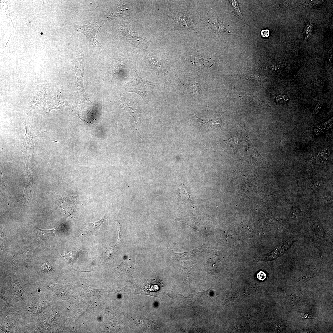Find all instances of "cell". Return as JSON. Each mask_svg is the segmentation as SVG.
<instances>
[{
  "mask_svg": "<svg viewBox=\"0 0 333 333\" xmlns=\"http://www.w3.org/2000/svg\"><path fill=\"white\" fill-rule=\"evenodd\" d=\"M103 24L100 18L95 19L89 23L84 25H75L76 30L85 35L94 48L101 47V45L98 41L97 35L99 29Z\"/></svg>",
  "mask_w": 333,
  "mask_h": 333,
  "instance_id": "7a4b0ae2",
  "label": "cell"
},
{
  "mask_svg": "<svg viewBox=\"0 0 333 333\" xmlns=\"http://www.w3.org/2000/svg\"><path fill=\"white\" fill-rule=\"evenodd\" d=\"M24 159L26 166V185L23 198L18 201H20L23 205H26L31 196V188L33 182V172L32 164L31 163V161H30V159L26 157H24Z\"/></svg>",
  "mask_w": 333,
  "mask_h": 333,
  "instance_id": "277c9868",
  "label": "cell"
},
{
  "mask_svg": "<svg viewBox=\"0 0 333 333\" xmlns=\"http://www.w3.org/2000/svg\"><path fill=\"white\" fill-rule=\"evenodd\" d=\"M114 224L116 226V227H117V228L118 229V231H119V237L118 239L117 242L115 244V245L114 246L115 247H118V246H120V245H121V238L120 237L121 227H120V226L119 224H117L116 223H115Z\"/></svg>",
  "mask_w": 333,
  "mask_h": 333,
  "instance_id": "ffe728a7",
  "label": "cell"
},
{
  "mask_svg": "<svg viewBox=\"0 0 333 333\" xmlns=\"http://www.w3.org/2000/svg\"><path fill=\"white\" fill-rule=\"evenodd\" d=\"M26 129V134L23 141V143L22 146L20 147L16 146L18 147L22 152L23 155L25 154H26L27 151H31L33 154L34 151V147L35 143L39 139V135L35 137H32L31 135V129L29 127H27L26 124L23 123Z\"/></svg>",
  "mask_w": 333,
  "mask_h": 333,
  "instance_id": "8992f818",
  "label": "cell"
},
{
  "mask_svg": "<svg viewBox=\"0 0 333 333\" xmlns=\"http://www.w3.org/2000/svg\"><path fill=\"white\" fill-rule=\"evenodd\" d=\"M203 248V247L202 246L198 249H194L188 252L180 253H173V258L177 260H181L192 258L199 254L202 251Z\"/></svg>",
  "mask_w": 333,
  "mask_h": 333,
  "instance_id": "4fadbf2b",
  "label": "cell"
},
{
  "mask_svg": "<svg viewBox=\"0 0 333 333\" xmlns=\"http://www.w3.org/2000/svg\"><path fill=\"white\" fill-rule=\"evenodd\" d=\"M122 66L121 63L120 61L113 62L111 66V71L112 75L114 76L120 72L122 69Z\"/></svg>",
  "mask_w": 333,
  "mask_h": 333,
  "instance_id": "ac0fdd59",
  "label": "cell"
},
{
  "mask_svg": "<svg viewBox=\"0 0 333 333\" xmlns=\"http://www.w3.org/2000/svg\"><path fill=\"white\" fill-rule=\"evenodd\" d=\"M76 195H75L59 199L60 207L64 210L65 214L73 217H76Z\"/></svg>",
  "mask_w": 333,
  "mask_h": 333,
  "instance_id": "5b68a950",
  "label": "cell"
},
{
  "mask_svg": "<svg viewBox=\"0 0 333 333\" xmlns=\"http://www.w3.org/2000/svg\"><path fill=\"white\" fill-rule=\"evenodd\" d=\"M313 24L311 21L307 23L304 28L303 34L304 36V41H306L311 37L313 29Z\"/></svg>",
  "mask_w": 333,
  "mask_h": 333,
  "instance_id": "2e32d148",
  "label": "cell"
},
{
  "mask_svg": "<svg viewBox=\"0 0 333 333\" xmlns=\"http://www.w3.org/2000/svg\"><path fill=\"white\" fill-rule=\"evenodd\" d=\"M118 104L121 107L126 109L134 120L137 122L138 120L139 115L137 105L134 102H127L118 101Z\"/></svg>",
  "mask_w": 333,
  "mask_h": 333,
  "instance_id": "8fae6325",
  "label": "cell"
},
{
  "mask_svg": "<svg viewBox=\"0 0 333 333\" xmlns=\"http://www.w3.org/2000/svg\"><path fill=\"white\" fill-rule=\"evenodd\" d=\"M64 228V226L61 225L55 228L50 230H43L39 227H37L35 232V236L34 242L36 243H39L47 239L50 236H54L58 232L60 231Z\"/></svg>",
  "mask_w": 333,
  "mask_h": 333,
  "instance_id": "ba28073f",
  "label": "cell"
},
{
  "mask_svg": "<svg viewBox=\"0 0 333 333\" xmlns=\"http://www.w3.org/2000/svg\"><path fill=\"white\" fill-rule=\"evenodd\" d=\"M145 59L148 61L151 68L158 69L160 68V64L156 56H148L145 57Z\"/></svg>",
  "mask_w": 333,
  "mask_h": 333,
  "instance_id": "9a60e30c",
  "label": "cell"
},
{
  "mask_svg": "<svg viewBox=\"0 0 333 333\" xmlns=\"http://www.w3.org/2000/svg\"><path fill=\"white\" fill-rule=\"evenodd\" d=\"M83 60L80 58L75 67V84L77 99L75 101L77 104H85L91 102L85 92L83 84Z\"/></svg>",
  "mask_w": 333,
  "mask_h": 333,
  "instance_id": "3957f363",
  "label": "cell"
},
{
  "mask_svg": "<svg viewBox=\"0 0 333 333\" xmlns=\"http://www.w3.org/2000/svg\"><path fill=\"white\" fill-rule=\"evenodd\" d=\"M120 32L125 40L131 43H145L146 42L145 39L138 36L133 28L128 25L122 26L120 29Z\"/></svg>",
  "mask_w": 333,
  "mask_h": 333,
  "instance_id": "52a82bcc",
  "label": "cell"
},
{
  "mask_svg": "<svg viewBox=\"0 0 333 333\" xmlns=\"http://www.w3.org/2000/svg\"><path fill=\"white\" fill-rule=\"evenodd\" d=\"M80 253V251L75 249L72 250H66L62 251L60 253L61 257L69 264H72L73 261L77 258Z\"/></svg>",
  "mask_w": 333,
  "mask_h": 333,
  "instance_id": "7c38bea8",
  "label": "cell"
},
{
  "mask_svg": "<svg viewBox=\"0 0 333 333\" xmlns=\"http://www.w3.org/2000/svg\"><path fill=\"white\" fill-rule=\"evenodd\" d=\"M324 100V99L323 98L320 99L313 111V116H315L319 111L323 104Z\"/></svg>",
  "mask_w": 333,
  "mask_h": 333,
  "instance_id": "d6986e66",
  "label": "cell"
},
{
  "mask_svg": "<svg viewBox=\"0 0 333 333\" xmlns=\"http://www.w3.org/2000/svg\"><path fill=\"white\" fill-rule=\"evenodd\" d=\"M230 2L232 5L233 14L238 18L242 19L243 17L240 10L237 2L236 0H230Z\"/></svg>",
  "mask_w": 333,
  "mask_h": 333,
  "instance_id": "e0dca14e",
  "label": "cell"
},
{
  "mask_svg": "<svg viewBox=\"0 0 333 333\" xmlns=\"http://www.w3.org/2000/svg\"><path fill=\"white\" fill-rule=\"evenodd\" d=\"M125 88L128 92L136 93L145 98L153 88V83L142 78L136 73H133L126 79Z\"/></svg>",
  "mask_w": 333,
  "mask_h": 333,
  "instance_id": "6da1fadb",
  "label": "cell"
},
{
  "mask_svg": "<svg viewBox=\"0 0 333 333\" xmlns=\"http://www.w3.org/2000/svg\"><path fill=\"white\" fill-rule=\"evenodd\" d=\"M197 117L200 122L208 126L210 128H218L221 127L222 125L224 124L220 118L203 120Z\"/></svg>",
  "mask_w": 333,
  "mask_h": 333,
  "instance_id": "5bb4252c",
  "label": "cell"
},
{
  "mask_svg": "<svg viewBox=\"0 0 333 333\" xmlns=\"http://www.w3.org/2000/svg\"><path fill=\"white\" fill-rule=\"evenodd\" d=\"M104 217L98 221L84 223L81 226L80 234L85 236L90 235L100 227L101 224L104 221Z\"/></svg>",
  "mask_w": 333,
  "mask_h": 333,
  "instance_id": "30bf717a",
  "label": "cell"
},
{
  "mask_svg": "<svg viewBox=\"0 0 333 333\" xmlns=\"http://www.w3.org/2000/svg\"><path fill=\"white\" fill-rule=\"evenodd\" d=\"M42 269L45 271H48L51 269V266L50 264L48 263H44L41 266Z\"/></svg>",
  "mask_w": 333,
  "mask_h": 333,
  "instance_id": "44dd1931",
  "label": "cell"
},
{
  "mask_svg": "<svg viewBox=\"0 0 333 333\" xmlns=\"http://www.w3.org/2000/svg\"><path fill=\"white\" fill-rule=\"evenodd\" d=\"M261 35L263 37H267L269 35V30L267 29L262 30L261 32Z\"/></svg>",
  "mask_w": 333,
  "mask_h": 333,
  "instance_id": "603a6c76",
  "label": "cell"
},
{
  "mask_svg": "<svg viewBox=\"0 0 333 333\" xmlns=\"http://www.w3.org/2000/svg\"><path fill=\"white\" fill-rule=\"evenodd\" d=\"M266 276V274L262 271H260L257 274L258 279L261 281H263L265 279Z\"/></svg>",
  "mask_w": 333,
  "mask_h": 333,
  "instance_id": "7402d4cb",
  "label": "cell"
},
{
  "mask_svg": "<svg viewBox=\"0 0 333 333\" xmlns=\"http://www.w3.org/2000/svg\"><path fill=\"white\" fill-rule=\"evenodd\" d=\"M291 243L292 242L286 243L282 247L278 248L270 253L256 257L255 259L257 261H268L274 260L284 253L290 246Z\"/></svg>",
  "mask_w": 333,
  "mask_h": 333,
  "instance_id": "9c48e42d",
  "label": "cell"
},
{
  "mask_svg": "<svg viewBox=\"0 0 333 333\" xmlns=\"http://www.w3.org/2000/svg\"><path fill=\"white\" fill-rule=\"evenodd\" d=\"M333 55L332 49H331L329 51L328 55L329 60L331 61L332 60V56Z\"/></svg>",
  "mask_w": 333,
  "mask_h": 333,
  "instance_id": "cb8c5ba5",
  "label": "cell"
}]
</instances>
